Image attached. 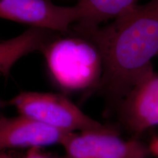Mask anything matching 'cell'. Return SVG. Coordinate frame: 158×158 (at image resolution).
<instances>
[{"label": "cell", "mask_w": 158, "mask_h": 158, "mask_svg": "<svg viewBox=\"0 0 158 158\" xmlns=\"http://www.w3.org/2000/svg\"><path fill=\"white\" fill-rule=\"evenodd\" d=\"M100 51L103 73L99 87L121 102L128 92L155 73L152 59L158 55V0L136 5L104 27L78 29Z\"/></svg>", "instance_id": "1"}, {"label": "cell", "mask_w": 158, "mask_h": 158, "mask_svg": "<svg viewBox=\"0 0 158 158\" xmlns=\"http://www.w3.org/2000/svg\"><path fill=\"white\" fill-rule=\"evenodd\" d=\"M60 35L55 34L40 51L54 84L68 93L99 87L103 64L94 43L76 33L70 36Z\"/></svg>", "instance_id": "2"}, {"label": "cell", "mask_w": 158, "mask_h": 158, "mask_svg": "<svg viewBox=\"0 0 158 158\" xmlns=\"http://www.w3.org/2000/svg\"><path fill=\"white\" fill-rule=\"evenodd\" d=\"M9 104L20 115L63 133L107 127L85 114L63 94L25 91L11 98Z\"/></svg>", "instance_id": "3"}, {"label": "cell", "mask_w": 158, "mask_h": 158, "mask_svg": "<svg viewBox=\"0 0 158 158\" xmlns=\"http://www.w3.org/2000/svg\"><path fill=\"white\" fill-rule=\"evenodd\" d=\"M0 18L66 34L78 22L80 12L77 5H58L51 0H0Z\"/></svg>", "instance_id": "4"}, {"label": "cell", "mask_w": 158, "mask_h": 158, "mask_svg": "<svg viewBox=\"0 0 158 158\" xmlns=\"http://www.w3.org/2000/svg\"><path fill=\"white\" fill-rule=\"evenodd\" d=\"M67 158H147V146L120 138L113 130L70 133L63 142Z\"/></svg>", "instance_id": "5"}, {"label": "cell", "mask_w": 158, "mask_h": 158, "mask_svg": "<svg viewBox=\"0 0 158 158\" xmlns=\"http://www.w3.org/2000/svg\"><path fill=\"white\" fill-rule=\"evenodd\" d=\"M70 133H63L25 116H0V152L11 149H34L61 145Z\"/></svg>", "instance_id": "6"}, {"label": "cell", "mask_w": 158, "mask_h": 158, "mask_svg": "<svg viewBox=\"0 0 158 158\" xmlns=\"http://www.w3.org/2000/svg\"><path fill=\"white\" fill-rule=\"evenodd\" d=\"M127 127L142 133L158 125V74L153 73L135 85L120 102Z\"/></svg>", "instance_id": "7"}, {"label": "cell", "mask_w": 158, "mask_h": 158, "mask_svg": "<svg viewBox=\"0 0 158 158\" xmlns=\"http://www.w3.org/2000/svg\"><path fill=\"white\" fill-rule=\"evenodd\" d=\"M139 0H78V21L73 26L79 29H93L116 18L138 5Z\"/></svg>", "instance_id": "8"}, {"label": "cell", "mask_w": 158, "mask_h": 158, "mask_svg": "<svg viewBox=\"0 0 158 158\" xmlns=\"http://www.w3.org/2000/svg\"><path fill=\"white\" fill-rule=\"evenodd\" d=\"M40 149L34 148V149H30L27 155L23 158H50L46 157V156L43 155L39 152ZM0 158H15L13 156L7 155L5 152H0Z\"/></svg>", "instance_id": "9"}, {"label": "cell", "mask_w": 158, "mask_h": 158, "mask_svg": "<svg viewBox=\"0 0 158 158\" xmlns=\"http://www.w3.org/2000/svg\"><path fill=\"white\" fill-rule=\"evenodd\" d=\"M147 147L149 155L155 158H158V135L152 140Z\"/></svg>", "instance_id": "10"}, {"label": "cell", "mask_w": 158, "mask_h": 158, "mask_svg": "<svg viewBox=\"0 0 158 158\" xmlns=\"http://www.w3.org/2000/svg\"><path fill=\"white\" fill-rule=\"evenodd\" d=\"M2 103L1 101H0V109H1V107H2Z\"/></svg>", "instance_id": "11"}, {"label": "cell", "mask_w": 158, "mask_h": 158, "mask_svg": "<svg viewBox=\"0 0 158 158\" xmlns=\"http://www.w3.org/2000/svg\"><path fill=\"white\" fill-rule=\"evenodd\" d=\"M0 41H1V40H0Z\"/></svg>", "instance_id": "12"}]
</instances>
